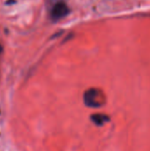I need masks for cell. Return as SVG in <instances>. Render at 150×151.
<instances>
[{
  "label": "cell",
  "instance_id": "1",
  "mask_svg": "<svg viewBox=\"0 0 150 151\" xmlns=\"http://www.w3.org/2000/svg\"><path fill=\"white\" fill-rule=\"evenodd\" d=\"M83 100L88 107L99 108L105 104V96L102 90L92 88L85 91Z\"/></svg>",
  "mask_w": 150,
  "mask_h": 151
},
{
  "label": "cell",
  "instance_id": "2",
  "mask_svg": "<svg viewBox=\"0 0 150 151\" xmlns=\"http://www.w3.org/2000/svg\"><path fill=\"white\" fill-rule=\"evenodd\" d=\"M69 13V8L67 4L62 1L57 2L50 10V18L53 20H59L65 16H67Z\"/></svg>",
  "mask_w": 150,
  "mask_h": 151
},
{
  "label": "cell",
  "instance_id": "3",
  "mask_svg": "<svg viewBox=\"0 0 150 151\" xmlns=\"http://www.w3.org/2000/svg\"><path fill=\"white\" fill-rule=\"evenodd\" d=\"M91 120L96 125V126H103L105 123H107L110 120V118L103 113H96V114H93L91 116Z\"/></svg>",
  "mask_w": 150,
  "mask_h": 151
}]
</instances>
